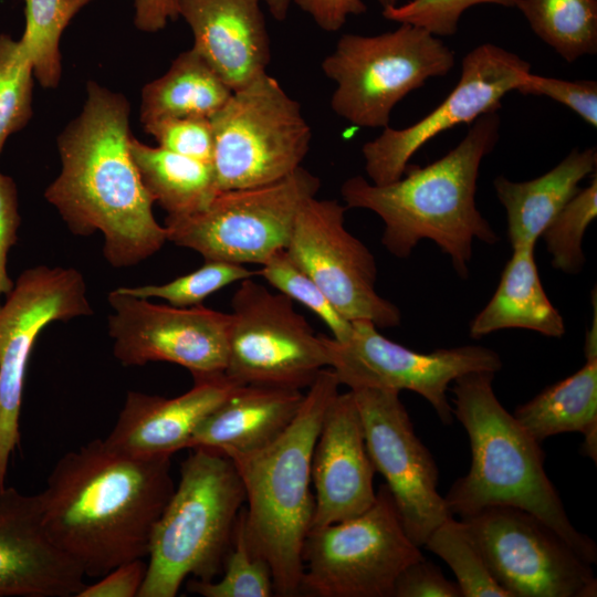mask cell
Wrapping results in <instances>:
<instances>
[{"label":"cell","instance_id":"2e32d148","mask_svg":"<svg viewBox=\"0 0 597 597\" xmlns=\"http://www.w3.org/2000/svg\"><path fill=\"white\" fill-rule=\"evenodd\" d=\"M531 65L523 57L492 43H483L462 59L461 75L449 95L429 114L405 128H383L363 145L365 170L375 185L404 175L410 158L429 140L460 124H472L498 112L502 98L516 91Z\"/></svg>","mask_w":597,"mask_h":597},{"label":"cell","instance_id":"603a6c76","mask_svg":"<svg viewBox=\"0 0 597 597\" xmlns=\"http://www.w3.org/2000/svg\"><path fill=\"white\" fill-rule=\"evenodd\" d=\"M303 399L300 389L240 385L196 429L188 448L230 459L262 449L285 431Z\"/></svg>","mask_w":597,"mask_h":597},{"label":"cell","instance_id":"4dcf8cb0","mask_svg":"<svg viewBox=\"0 0 597 597\" xmlns=\"http://www.w3.org/2000/svg\"><path fill=\"white\" fill-rule=\"evenodd\" d=\"M423 546L451 568L462 597H511L491 574L462 520L448 516L432 531Z\"/></svg>","mask_w":597,"mask_h":597},{"label":"cell","instance_id":"cb8c5ba5","mask_svg":"<svg viewBox=\"0 0 597 597\" xmlns=\"http://www.w3.org/2000/svg\"><path fill=\"white\" fill-rule=\"evenodd\" d=\"M596 147L575 148L537 178L512 181L498 176L493 187L506 212L512 249L534 248L547 226L579 190V182L596 172Z\"/></svg>","mask_w":597,"mask_h":597},{"label":"cell","instance_id":"60d3db41","mask_svg":"<svg viewBox=\"0 0 597 597\" xmlns=\"http://www.w3.org/2000/svg\"><path fill=\"white\" fill-rule=\"evenodd\" d=\"M20 221L14 180L0 172V298L3 295L7 296L14 284L8 275L7 259L10 249L17 241Z\"/></svg>","mask_w":597,"mask_h":597},{"label":"cell","instance_id":"e0dca14e","mask_svg":"<svg viewBox=\"0 0 597 597\" xmlns=\"http://www.w3.org/2000/svg\"><path fill=\"white\" fill-rule=\"evenodd\" d=\"M113 313L108 334L113 353L125 366L168 362L191 375L224 373L230 313L203 305L177 307L155 304L115 289L108 293Z\"/></svg>","mask_w":597,"mask_h":597},{"label":"cell","instance_id":"7bdbcfd3","mask_svg":"<svg viewBox=\"0 0 597 597\" xmlns=\"http://www.w3.org/2000/svg\"><path fill=\"white\" fill-rule=\"evenodd\" d=\"M326 32L338 31L349 15H359L367 8L363 0H293Z\"/></svg>","mask_w":597,"mask_h":597},{"label":"cell","instance_id":"d6a6232c","mask_svg":"<svg viewBox=\"0 0 597 597\" xmlns=\"http://www.w3.org/2000/svg\"><path fill=\"white\" fill-rule=\"evenodd\" d=\"M597 217V176L562 208L542 233L554 269L567 274L579 273L586 262L583 239Z\"/></svg>","mask_w":597,"mask_h":597},{"label":"cell","instance_id":"ffe728a7","mask_svg":"<svg viewBox=\"0 0 597 597\" xmlns=\"http://www.w3.org/2000/svg\"><path fill=\"white\" fill-rule=\"evenodd\" d=\"M82 568L52 540L39 494L0 491V596L70 597L86 586Z\"/></svg>","mask_w":597,"mask_h":597},{"label":"cell","instance_id":"4316f807","mask_svg":"<svg viewBox=\"0 0 597 597\" xmlns=\"http://www.w3.org/2000/svg\"><path fill=\"white\" fill-rule=\"evenodd\" d=\"M232 90L192 48L180 53L168 71L142 90L140 122L164 118H211Z\"/></svg>","mask_w":597,"mask_h":597},{"label":"cell","instance_id":"44dd1931","mask_svg":"<svg viewBox=\"0 0 597 597\" xmlns=\"http://www.w3.org/2000/svg\"><path fill=\"white\" fill-rule=\"evenodd\" d=\"M185 394L165 398L128 391L114 428L105 441L134 457H170L188 448L201 422L239 386L224 373L195 376Z\"/></svg>","mask_w":597,"mask_h":597},{"label":"cell","instance_id":"6da1fadb","mask_svg":"<svg viewBox=\"0 0 597 597\" xmlns=\"http://www.w3.org/2000/svg\"><path fill=\"white\" fill-rule=\"evenodd\" d=\"M174 490L170 457H134L95 439L57 460L39 498L52 540L85 576L102 577L148 555Z\"/></svg>","mask_w":597,"mask_h":597},{"label":"cell","instance_id":"5b68a950","mask_svg":"<svg viewBox=\"0 0 597 597\" xmlns=\"http://www.w3.org/2000/svg\"><path fill=\"white\" fill-rule=\"evenodd\" d=\"M339 386L332 368L322 369L279 438L231 459L245 493L248 540L268 562L277 596L301 593L302 552L314 513L312 455L323 418Z\"/></svg>","mask_w":597,"mask_h":597},{"label":"cell","instance_id":"5bb4252c","mask_svg":"<svg viewBox=\"0 0 597 597\" xmlns=\"http://www.w3.org/2000/svg\"><path fill=\"white\" fill-rule=\"evenodd\" d=\"M92 314L85 280L73 268L24 270L0 305V491L20 439L24 377L36 337L52 322Z\"/></svg>","mask_w":597,"mask_h":597},{"label":"cell","instance_id":"d6986e66","mask_svg":"<svg viewBox=\"0 0 597 597\" xmlns=\"http://www.w3.org/2000/svg\"><path fill=\"white\" fill-rule=\"evenodd\" d=\"M375 472L354 394L338 392L325 412L313 450L311 476L315 494L311 528L367 511L376 500Z\"/></svg>","mask_w":597,"mask_h":597},{"label":"cell","instance_id":"bcb514c9","mask_svg":"<svg viewBox=\"0 0 597 597\" xmlns=\"http://www.w3.org/2000/svg\"><path fill=\"white\" fill-rule=\"evenodd\" d=\"M400 0H377V2L384 8L398 4Z\"/></svg>","mask_w":597,"mask_h":597},{"label":"cell","instance_id":"9c48e42d","mask_svg":"<svg viewBox=\"0 0 597 597\" xmlns=\"http://www.w3.org/2000/svg\"><path fill=\"white\" fill-rule=\"evenodd\" d=\"M301 593L316 597H392L395 583L422 559L386 484L352 519L311 528L303 546Z\"/></svg>","mask_w":597,"mask_h":597},{"label":"cell","instance_id":"74e56055","mask_svg":"<svg viewBox=\"0 0 597 597\" xmlns=\"http://www.w3.org/2000/svg\"><path fill=\"white\" fill-rule=\"evenodd\" d=\"M143 126L159 147L203 163H212L213 130L210 118H164Z\"/></svg>","mask_w":597,"mask_h":597},{"label":"cell","instance_id":"ee69618b","mask_svg":"<svg viewBox=\"0 0 597 597\" xmlns=\"http://www.w3.org/2000/svg\"><path fill=\"white\" fill-rule=\"evenodd\" d=\"M179 0H135L134 24L143 32L163 30L170 20L179 17Z\"/></svg>","mask_w":597,"mask_h":597},{"label":"cell","instance_id":"30bf717a","mask_svg":"<svg viewBox=\"0 0 597 597\" xmlns=\"http://www.w3.org/2000/svg\"><path fill=\"white\" fill-rule=\"evenodd\" d=\"M320 187V179L300 167L269 185L219 191L200 211L167 216V241L205 261L263 265L285 250L300 209Z\"/></svg>","mask_w":597,"mask_h":597},{"label":"cell","instance_id":"52a82bcc","mask_svg":"<svg viewBox=\"0 0 597 597\" xmlns=\"http://www.w3.org/2000/svg\"><path fill=\"white\" fill-rule=\"evenodd\" d=\"M454 64L453 50L439 36L399 23L378 35L343 34L321 66L336 83L331 98L336 115L355 126L385 128L402 98Z\"/></svg>","mask_w":597,"mask_h":597},{"label":"cell","instance_id":"ba28073f","mask_svg":"<svg viewBox=\"0 0 597 597\" xmlns=\"http://www.w3.org/2000/svg\"><path fill=\"white\" fill-rule=\"evenodd\" d=\"M210 122L219 191L281 180L310 149L312 130L300 103L268 73L233 91Z\"/></svg>","mask_w":597,"mask_h":597},{"label":"cell","instance_id":"8fae6325","mask_svg":"<svg viewBox=\"0 0 597 597\" xmlns=\"http://www.w3.org/2000/svg\"><path fill=\"white\" fill-rule=\"evenodd\" d=\"M224 374L240 385L310 387L328 367L322 334L298 314L293 301L252 277L232 296Z\"/></svg>","mask_w":597,"mask_h":597},{"label":"cell","instance_id":"7a4b0ae2","mask_svg":"<svg viewBox=\"0 0 597 597\" xmlns=\"http://www.w3.org/2000/svg\"><path fill=\"white\" fill-rule=\"evenodd\" d=\"M129 114L123 94L90 81L81 113L56 138L61 171L44 192L74 234L103 233L114 268L136 265L167 241L130 154Z\"/></svg>","mask_w":597,"mask_h":597},{"label":"cell","instance_id":"1f68e13d","mask_svg":"<svg viewBox=\"0 0 597 597\" xmlns=\"http://www.w3.org/2000/svg\"><path fill=\"white\" fill-rule=\"evenodd\" d=\"M219 580L192 579L190 593L205 597H270L274 595L272 573L268 562L251 546L247 531L244 507L240 511Z\"/></svg>","mask_w":597,"mask_h":597},{"label":"cell","instance_id":"f1b7e54d","mask_svg":"<svg viewBox=\"0 0 597 597\" xmlns=\"http://www.w3.org/2000/svg\"><path fill=\"white\" fill-rule=\"evenodd\" d=\"M515 7L566 62L597 53V0H516Z\"/></svg>","mask_w":597,"mask_h":597},{"label":"cell","instance_id":"e575fe53","mask_svg":"<svg viewBox=\"0 0 597 597\" xmlns=\"http://www.w3.org/2000/svg\"><path fill=\"white\" fill-rule=\"evenodd\" d=\"M256 274L258 271H251L241 264L206 261L198 270L165 284L118 289L139 298L158 297L172 306L189 307L201 304L209 295L227 285L253 277Z\"/></svg>","mask_w":597,"mask_h":597},{"label":"cell","instance_id":"7c38bea8","mask_svg":"<svg viewBox=\"0 0 597 597\" xmlns=\"http://www.w3.org/2000/svg\"><path fill=\"white\" fill-rule=\"evenodd\" d=\"M328 367L341 385L349 389L383 388L410 390L425 398L444 425L453 409L447 391L457 378L476 371L496 373L502 368L499 354L479 345L440 348L430 353L411 350L383 336L369 321H352L344 342L322 334Z\"/></svg>","mask_w":597,"mask_h":597},{"label":"cell","instance_id":"83f0119b","mask_svg":"<svg viewBox=\"0 0 597 597\" xmlns=\"http://www.w3.org/2000/svg\"><path fill=\"white\" fill-rule=\"evenodd\" d=\"M130 154L145 188L167 216L200 211L219 192L211 164L146 145L134 137Z\"/></svg>","mask_w":597,"mask_h":597},{"label":"cell","instance_id":"3957f363","mask_svg":"<svg viewBox=\"0 0 597 597\" xmlns=\"http://www.w3.org/2000/svg\"><path fill=\"white\" fill-rule=\"evenodd\" d=\"M499 135L500 116L492 112L476 118L443 157L425 167L408 165L396 181L375 185L363 176L350 177L341 187L346 208L370 210L381 218V243L394 256L408 258L428 239L465 280L473 241L493 245L500 240L475 203L481 163L494 149Z\"/></svg>","mask_w":597,"mask_h":597},{"label":"cell","instance_id":"484cf974","mask_svg":"<svg viewBox=\"0 0 597 597\" xmlns=\"http://www.w3.org/2000/svg\"><path fill=\"white\" fill-rule=\"evenodd\" d=\"M585 359L580 369L519 406L513 416L540 443L556 434L580 432L582 453L596 462L597 355Z\"/></svg>","mask_w":597,"mask_h":597},{"label":"cell","instance_id":"7402d4cb","mask_svg":"<svg viewBox=\"0 0 597 597\" xmlns=\"http://www.w3.org/2000/svg\"><path fill=\"white\" fill-rule=\"evenodd\" d=\"M192 49L232 91L266 73L270 39L261 0H179Z\"/></svg>","mask_w":597,"mask_h":597},{"label":"cell","instance_id":"9a60e30c","mask_svg":"<svg viewBox=\"0 0 597 597\" xmlns=\"http://www.w3.org/2000/svg\"><path fill=\"white\" fill-rule=\"evenodd\" d=\"M346 209L333 199L307 200L295 218L285 251L344 318L396 327L401 313L377 293L375 258L346 229Z\"/></svg>","mask_w":597,"mask_h":597},{"label":"cell","instance_id":"f6af8a7d","mask_svg":"<svg viewBox=\"0 0 597 597\" xmlns=\"http://www.w3.org/2000/svg\"><path fill=\"white\" fill-rule=\"evenodd\" d=\"M261 2L268 7L274 19L284 21L289 14L292 0H261Z\"/></svg>","mask_w":597,"mask_h":597},{"label":"cell","instance_id":"ab89813d","mask_svg":"<svg viewBox=\"0 0 597 597\" xmlns=\"http://www.w3.org/2000/svg\"><path fill=\"white\" fill-rule=\"evenodd\" d=\"M394 597H462L455 582L447 579L441 569L425 559L407 566L398 576Z\"/></svg>","mask_w":597,"mask_h":597},{"label":"cell","instance_id":"b9f144b4","mask_svg":"<svg viewBox=\"0 0 597 597\" xmlns=\"http://www.w3.org/2000/svg\"><path fill=\"white\" fill-rule=\"evenodd\" d=\"M147 570L143 558L126 562L86 585L76 597H138Z\"/></svg>","mask_w":597,"mask_h":597},{"label":"cell","instance_id":"f35d334b","mask_svg":"<svg viewBox=\"0 0 597 597\" xmlns=\"http://www.w3.org/2000/svg\"><path fill=\"white\" fill-rule=\"evenodd\" d=\"M523 95L546 96L574 113L593 128H597V82L568 81L528 73L516 90Z\"/></svg>","mask_w":597,"mask_h":597},{"label":"cell","instance_id":"4fadbf2b","mask_svg":"<svg viewBox=\"0 0 597 597\" xmlns=\"http://www.w3.org/2000/svg\"><path fill=\"white\" fill-rule=\"evenodd\" d=\"M499 585L511 597H595L597 579L552 527L512 506L461 519Z\"/></svg>","mask_w":597,"mask_h":597},{"label":"cell","instance_id":"8992f818","mask_svg":"<svg viewBox=\"0 0 597 597\" xmlns=\"http://www.w3.org/2000/svg\"><path fill=\"white\" fill-rule=\"evenodd\" d=\"M177 486L156 522L138 597H175L188 576L221 574L245 493L233 461L193 448Z\"/></svg>","mask_w":597,"mask_h":597},{"label":"cell","instance_id":"8d00e7d4","mask_svg":"<svg viewBox=\"0 0 597 597\" xmlns=\"http://www.w3.org/2000/svg\"><path fill=\"white\" fill-rule=\"evenodd\" d=\"M515 7L516 0H410L383 9V17L397 23L422 28L436 36L453 35L461 15L478 4Z\"/></svg>","mask_w":597,"mask_h":597},{"label":"cell","instance_id":"f546056e","mask_svg":"<svg viewBox=\"0 0 597 597\" xmlns=\"http://www.w3.org/2000/svg\"><path fill=\"white\" fill-rule=\"evenodd\" d=\"M25 28L20 43L33 64L34 77L54 88L62 76L60 40L81 9L94 0H23Z\"/></svg>","mask_w":597,"mask_h":597},{"label":"cell","instance_id":"d590c367","mask_svg":"<svg viewBox=\"0 0 597 597\" xmlns=\"http://www.w3.org/2000/svg\"><path fill=\"white\" fill-rule=\"evenodd\" d=\"M258 274L280 293L316 314L329 328L334 339L344 342L349 336L352 322L335 310L322 290L295 264L285 250L272 255Z\"/></svg>","mask_w":597,"mask_h":597},{"label":"cell","instance_id":"836d02e7","mask_svg":"<svg viewBox=\"0 0 597 597\" xmlns=\"http://www.w3.org/2000/svg\"><path fill=\"white\" fill-rule=\"evenodd\" d=\"M34 71L19 40L0 33V154L32 117Z\"/></svg>","mask_w":597,"mask_h":597},{"label":"cell","instance_id":"277c9868","mask_svg":"<svg viewBox=\"0 0 597 597\" xmlns=\"http://www.w3.org/2000/svg\"><path fill=\"white\" fill-rule=\"evenodd\" d=\"M494 373L465 374L453 381V415L471 446L469 472L443 496L450 515L472 516L492 506L524 510L552 527L587 563H597V546L568 519L544 470V452L499 401Z\"/></svg>","mask_w":597,"mask_h":597},{"label":"cell","instance_id":"d4e9b609","mask_svg":"<svg viewBox=\"0 0 597 597\" xmlns=\"http://www.w3.org/2000/svg\"><path fill=\"white\" fill-rule=\"evenodd\" d=\"M506 328L554 338L565 334L564 320L544 291L531 247L512 249L494 294L471 321L469 334L481 338Z\"/></svg>","mask_w":597,"mask_h":597},{"label":"cell","instance_id":"ac0fdd59","mask_svg":"<svg viewBox=\"0 0 597 597\" xmlns=\"http://www.w3.org/2000/svg\"><path fill=\"white\" fill-rule=\"evenodd\" d=\"M350 390L375 470L386 480L406 533L421 547L450 516L437 490L436 461L416 434L399 391L369 387Z\"/></svg>","mask_w":597,"mask_h":597}]
</instances>
